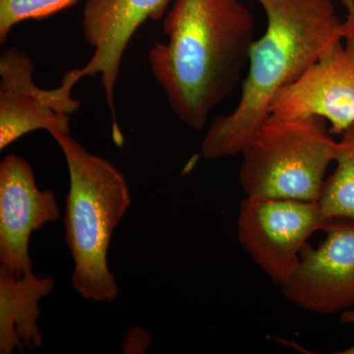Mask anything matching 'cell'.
<instances>
[{
	"mask_svg": "<svg viewBox=\"0 0 354 354\" xmlns=\"http://www.w3.org/2000/svg\"><path fill=\"white\" fill-rule=\"evenodd\" d=\"M148 59L171 111L195 131L239 85L255 23L241 0H174Z\"/></svg>",
	"mask_w": 354,
	"mask_h": 354,
	"instance_id": "6da1fadb",
	"label": "cell"
},
{
	"mask_svg": "<svg viewBox=\"0 0 354 354\" xmlns=\"http://www.w3.org/2000/svg\"><path fill=\"white\" fill-rule=\"evenodd\" d=\"M267 29L254 41L241 100L209 125L202 141L206 160L241 153L267 120L272 95L290 85L351 31L333 0H257Z\"/></svg>",
	"mask_w": 354,
	"mask_h": 354,
	"instance_id": "7a4b0ae2",
	"label": "cell"
},
{
	"mask_svg": "<svg viewBox=\"0 0 354 354\" xmlns=\"http://www.w3.org/2000/svg\"><path fill=\"white\" fill-rule=\"evenodd\" d=\"M62 149L70 179L65 201V243L74 262L71 283L80 297L111 304L120 295L109 268L111 237L131 205L124 176L69 134L50 132Z\"/></svg>",
	"mask_w": 354,
	"mask_h": 354,
	"instance_id": "3957f363",
	"label": "cell"
},
{
	"mask_svg": "<svg viewBox=\"0 0 354 354\" xmlns=\"http://www.w3.org/2000/svg\"><path fill=\"white\" fill-rule=\"evenodd\" d=\"M321 116L270 114L242 150L239 179L246 197L317 202L337 141Z\"/></svg>",
	"mask_w": 354,
	"mask_h": 354,
	"instance_id": "277c9868",
	"label": "cell"
},
{
	"mask_svg": "<svg viewBox=\"0 0 354 354\" xmlns=\"http://www.w3.org/2000/svg\"><path fill=\"white\" fill-rule=\"evenodd\" d=\"M330 223L317 202L246 197L241 203L237 234L254 262L281 286L297 270L309 237Z\"/></svg>",
	"mask_w": 354,
	"mask_h": 354,
	"instance_id": "5b68a950",
	"label": "cell"
},
{
	"mask_svg": "<svg viewBox=\"0 0 354 354\" xmlns=\"http://www.w3.org/2000/svg\"><path fill=\"white\" fill-rule=\"evenodd\" d=\"M35 64L18 48H7L0 57V150L28 133H70L71 115L81 102L72 97L80 69L65 74L59 87L41 88L35 84Z\"/></svg>",
	"mask_w": 354,
	"mask_h": 354,
	"instance_id": "8992f818",
	"label": "cell"
},
{
	"mask_svg": "<svg viewBox=\"0 0 354 354\" xmlns=\"http://www.w3.org/2000/svg\"><path fill=\"white\" fill-rule=\"evenodd\" d=\"M324 232L320 245L302 249L297 270L281 290L300 309L332 315L354 306V223L330 221Z\"/></svg>",
	"mask_w": 354,
	"mask_h": 354,
	"instance_id": "52a82bcc",
	"label": "cell"
},
{
	"mask_svg": "<svg viewBox=\"0 0 354 354\" xmlns=\"http://www.w3.org/2000/svg\"><path fill=\"white\" fill-rule=\"evenodd\" d=\"M335 44L299 78L272 95L269 113L292 118L317 115L332 134L354 124V35Z\"/></svg>",
	"mask_w": 354,
	"mask_h": 354,
	"instance_id": "ba28073f",
	"label": "cell"
},
{
	"mask_svg": "<svg viewBox=\"0 0 354 354\" xmlns=\"http://www.w3.org/2000/svg\"><path fill=\"white\" fill-rule=\"evenodd\" d=\"M59 218L55 192L39 189L25 158L7 155L0 162V268L17 277L32 272V232Z\"/></svg>",
	"mask_w": 354,
	"mask_h": 354,
	"instance_id": "9c48e42d",
	"label": "cell"
},
{
	"mask_svg": "<svg viewBox=\"0 0 354 354\" xmlns=\"http://www.w3.org/2000/svg\"><path fill=\"white\" fill-rule=\"evenodd\" d=\"M172 0H86L83 36L95 50L81 75H101L102 86L118 133L114 95L123 55L133 35L148 18L160 19Z\"/></svg>",
	"mask_w": 354,
	"mask_h": 354,
	"instance_id": "30bf717a",
	"label": "cell"
},
{
	"mask_svg": "<svg viewBox=\"0 0 354 354\" xmlns=\"http://www.w3.org/2000/svg\"><path fill=\"white\" fill-rule=\"evenodd\" d=\"M55 286L53 276L30 272L17 277L0 268V353H23L41 346L39 304Z\"/></svg>",
	"mask_w": 354,
	"mask_h": 354,
	"instance_id": "8fae6325",
	"label": "cell"
},
{
	"mask_svg": "<svg viewBox=\"0 0 354 354\" xmlns=\"http://www.w3.org/2000/svg\"><path fill=\"white\" fill-rule=\"evenodd\" d=\"M335 171L324 183L318 203L324 220L354 223V124L335 146Z\"/></svg>",
	"mask_w": 354,
	"mask_h": 354,
	"instance_id": "7c38bea8",
	"label": "cell"
},
{
	"mask_svg": "<svg viewBox=\"0 0 354 354\" xmlns=\"http://www.w3.org/2000/svg\"><path fill=\"white\" fill-rule=\"evenodd\" d=\"M77 0H0V44L14 27L26 20L43 19L69 8Z\"/></svg>",
	"mask_w": 354,
	"mask_h": 354,
	"instance_id": "4fadbf2b",
	"label": "cell"
},
{
	"mask_svg": "<svg viewBox=\"0 0 354 354\" xmlns=\"http://www.w3.org/2000/svg\"><path fill=\"white\" fill-rule=\"evenodd\" d=\"M152 341V335L147 330L139 327L131 328L123 337L121 348L123 353H145Z\"/></svg>",
	"mask_w": 354,
	"mask_h": 354,
	"instance_id": "5bb4252c",
	"label": "cell"
},
{
	"mask_svg": "<svg viewBox=\"0 0 354 354\" xmlns=\"http://www.w3.org/2000/svg\"><path fill=\"white\" fill-rule=\"evenodd\" d=\"M342 2L348 11L346 23L354 30V0H342Z\"/></svg>",
	"mask_w": 354,
	"mask_h": 354,
	"instance_id": "9a60e30c",
	"label": "cell"
}]
</instances>
